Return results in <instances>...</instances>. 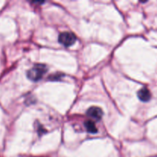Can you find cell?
<instances>
[{
  "instance_id": "6da1fadb",
  "label": "cell",
  "mask_w": 157,
  "mask_h": 157,
  "mask_svg": "<svg viewBox=\"0 0 157 157\" xmlns=\"http://www.w3.org/2000/svg\"><path fill=\"white\" fill-rule=\"evenodd\" d=\"M47 66L42 64H36L27 72V77L33 81H38L42 78L47 72Z\"/></svg>"
},
{
  "instance_id": "7a4b0ae2",
  "label": "cell",
  "mask_w": 157,
  "mask_h": 157,
  "mask_svg": "<svg viewBox=\"0 0 157 157\" xmlns=\"http://www.w3.org/2000/svg\"><path fill=\"white\" fill-rule=\"evenodd\" d=\"M76 40L77 38L75 35L71 32H61L59 35V37H58L59 42L62 44L63 45L66 46V47H69V46L75 44Z\"/></svg>"
},
{
  "instance_id": "3957f363",
  "label": "cell",
  "mask_w": 157,
  "mask_h": 157,
  "mask_svg": "<svg viewBox=\"0 0 157 157\" xmlns=\"http://www.w3.org/2000/svg\"><path fill=\"white\" fill-rule=\"evenodd\" d=\"M87 114L93 119L99 121L103 117V111L100 107H91L87 110Z\"/></svg>"
},
{
  "instance_id": "277c9868",
  "label": "cell",
  "mask_w": 157,
  "mask_h": 157,
  "mask_svg": "<svg viewBox=\"0 0 157 157\" xmlns=\"http://www.w3.org/2000/svg\"><path fill=\"white\" fill-rule=\"evenodd\" d=\"M137 96L140 101H144V102H147V101H150V98H151V93H150L148 88L143 87L137 92Z\"/></svg>"
},
{
  "instance_id": "5b68a950",
  "label": "cell",
  "mask_w": 157,
  "mask_h": 157,
  "mask_svg": "<svg viewBox=\"0 0 157 157\" xmlns=\"http://www.w3.org/2000/svg\"><path fill=\"white\" fill-rule=\"evenodd\" d=\"M84 126H85L86 129H87V132L91 133H95L98 132V129H97L96 125L94 123L91 121H87L84 123Z\"/></svg>"
}]
</instances>
